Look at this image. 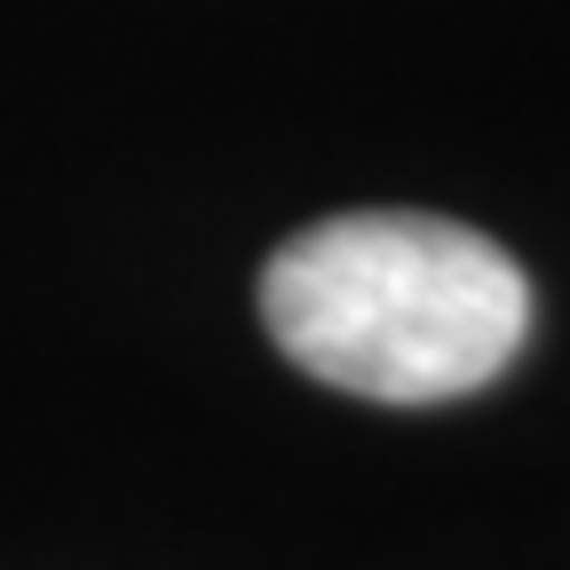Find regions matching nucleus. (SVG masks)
<instances>
[{
	"instance_id": "1",
	"label": "nucleus",
	"mask_w": 570,
	"mask_h": 570,
	"mask_svg": "<svg viewBox=\"0 0 570 570\" xmlns=\"http://www.w3.org/2000/svg\"><path fill=\"white\" fill-rule=\"evenodd\" d=\"M262 325L325 389L452 404L515 365L531 285L483 230L444 214H333L269 254Z\"/></svg>"
}]
</instances>
